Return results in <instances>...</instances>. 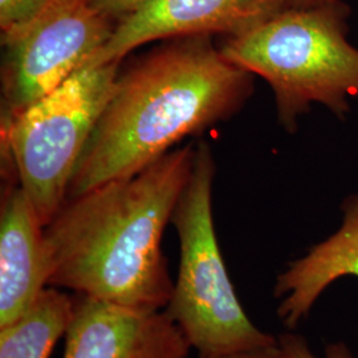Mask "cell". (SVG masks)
<instances>
[{"label": "cell", "mask_w": 358, "mask_h": 358, "mask_svg": "<svg viewBox=\"0 0 358 358\" xmlns=\"http://www.w3.org/2000/svg\"><path fill=\"white\" fill-rule=\"evenodd\" d=\"M194 152L171 150L136 176L66 199L44 227L48 287L121 307L166 309L174 280L161 244Z\"/></svg>", "instance_id": "cell-1"}, {"label": "cell", "mask_w": 358, "mask_h": 358, "mask_svg": "<svg viewBox=\"0 0 358 358\" xmlns=\"http://www.w3.org/2000/svg\"><path fill=\"white\" fill-rule=\"evenodd\" d=\"M251 92L252 75L211 36L170 38L117 77L66 199L136 176L183 138L230 118Z\"/></svg>", "instance_id": "cell-2"}, {"label": "cell", "mask_w": 358, "mask_h": 358, "mask_svg": "<svg viewBox=\"0 0 358 358\" xmlns=\"http://www.w3.org/2000/svg\"><path fill=\"white\" fill-rule=\"evenodd\" d=\"M343 0L285 8L219 48L234 65L263 77L273 90L279 120L294 131L299 115L322 103L336 115L358 97V48L348 40Z\"/></svg>", "instance_id": "cell-3"}, {"label": "cell", "mask_w": 358, "mask_h": 358, "mask_svg": "<svg viewBox=\"0 0 358 358\" xmlns=\"http://www.w3.org/2000/svg\"><path fill=\"white\" fill-rule=\"evenodd\" d=\"M214 176L211 150L201 142L171 217L180 260L166 312L199 357L278 344L248 317L231 282L214 227Z\"/></svg>", "instance_id": "cell-4"}, {"label": "cell", "mask_w": 358, "mask_h": 358, "mask_svg": "<svg viewBox=\"0 0 358 358\" xmlns=\"http://www.w3.org/2000/svg\"><path fill=\"white\" fill-rule=\"evenodd\" d=\"M118 66L84 65L1 125L17 182L43 227L66 201L80 157L115 90Z\"/></svg>", "instance_id": "cell-5"}, {"label": "cell", "mask_w": 358, "mask_h": 358, "mask_svg": "<svg viewBox=\"0 0 358 358\" xmlns=\"http://www.w3.org/2000/svg\"><path fill=\"white\" fill-rule=\"evenodd\" d=\"M115 23L88 0H50L27 24L1 36L3 122L60 87L108 43Z\"/></svg>", "instance_id": "cell-6"}, {"label": "cell", "mask_w": 358, "mask_h": 358, "mask_svg": "<svg viewBox=\"0 0 358 358\" xmlns=\"http://www.w3.org/2000/svg\"><path fill=\"white\" fill-rule=\"evenodd\" d=\"M285 8L284 0H149L115 24L90 64L121 63L129 52L162 38L238 36Z\"/></svg>", "instance_id": "cell-7"}, {"label": "cell", "mask_w": 358, "mask_h": 358, "mask_svg": "<svg viewBox=\"0 0 358 358\" xmlns=\"http://www.w3.org/2000/svg\"><path fill=\"white\" fill-rule=\"evenodd\" d=\"M63 358H189L192 348L166 309L121 307L73 294Z\"/></svg>", "instance_id": "cell-8"}, {"label": "cell", "mask_w": 358, "mask_h": 358, "mask_svg": "<svg viewBox=\"0 0 358 358\" xmlns=\"http://www.w3.org/2000/svg\"><path fill=\"white\" fill-rule=\"evenodd\" d=\"M48 282L44 227L20 185H10L0 208V328L20 317Z\"/></svg>", "instance_id": "cell-9"}, {"label": "cell", "mask_w": 358, "mask_h": 358, "mask_svg": "<svg viewBox=\"0 0 358 358\" xmlns=\"http://www.w3.org/2000/svg\"><path fill=\"white\" fill-rule=\"evenodd\" d=\"M338 230L307 254L288 263L278 275L273 296L279 299L278 317L288 329L307 319L321 294L343 278L358 279V192L341 206Z\"/></svg>", "instance_id": "cell-10"}, {"label": "cell", "mask_w": 358, "mask_h": 358, "mask_svg": "<svg viewBox=\"0 0 358 358\" xmlns=\"http://www.w3.org/2000/svg\"><path fill=\"white\" fill-rule=\"evenodd\" d=\"M73 294L47 287L11 324L0 328V358H50L73 313Z\"/></svg>", "instance_id": "cell-11"}, {"label": "cell", "mask_w": 358, "mask_h": 358, "mask_svg": "<svg viewBox=\"0 0 358 358\" xmlns=\"http://www.w3.org/2000/svg\"><path fill=\"white\" fill-rule=\"evenodd\" d=\"M50 0H0L1 36L10 35L31 22Z\"/></svg>", "instance_id": "cell-12"}, {"label": "cell", "mask_w": 358, "mask_h": 358, "mask_svg": "<svg viewBox=\"0 0 358 358\" xmlns=\"http://www.w3.org/2000/svg\"><path fill=\"white\" fill-rule=\"evenodd\" d=\"M284 358H353L345 343H332L325 348L324 355L317 356L312 352L307 338L297 333H282L278 337Z\"/></svg>", "instance_id": "cell-13"}, {"label": "cell", "mask_w": 358, "mask_h": 358, "mask_svg": "<svg viewBox=\"0 0 358 358\" xmlns=\"http://www.w3.org/2000/svg\"><path fill=\"white\" fill-rule=\"evenodd\" d=\"M148 1L149 0H88L97 13H101L115 24Z\"/></svg>", "instance_id": "cell-14"}, {"label": "cell", "mask_w": 358, "mask_h": 358, "mask_svg": "<svg viewBox=\"0 0 358 358\" xmlns=\"http://www.w3.org/2000/svg\"><path fill=\"white\" fill-rule=\"evenodd\" d=\"M199 358H284V356H282V349H280L279 341H278L276 345L263 346V348L238 350V352Z\"/></svg>", "instance_id": "cell-15"}, {"label": "cell", "mask_w": 358, "mask_h": 358, "mask_svg": "<svg viewBox=\"0 0 358 358\" xmlns=\"http://www.w3.org/2000/svg\"><path fill=\"white\" fill-rule=\"evenodd\" d=\"M288 8H306V7H316L328 3H334L338 0H284Z\"/></svg>", "instance_id": "cell-16"}]
</instances>
